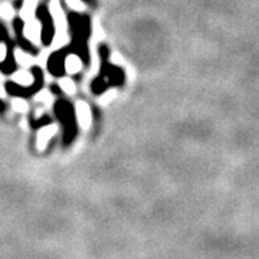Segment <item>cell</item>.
<instances>
[{"mask_svg": "<svg viewBox=\"0 0 259 259\" xmlns=\"http://www.w3.org/2000/svg\"><path fill=\"white\" fill-rule=\"evenodd\" d=\"M66 22L71 30V54L78 56L83 64L90 62V52H88V37L91 35L93 25L91 19L87 15H79L76 12H69L66 15Z\"/></svg>", "mask_w": 259, "mask_h": 259, "instance_id": "1", "label": "cell"}, {"mask_svg": "<svg viewBox=\"0 0 259 259\" xmlns=\"http://www.w3.org/2000/svg\"><path fill=\"white\" fill-rule=\"evenodd\" d=\"M55 115L58 120L61 121V125L64 130V146L68 147L76 137L78 133V125H76V114H75L74 107L69 101H66L64 98L58 100L55 102Z\"/></svg>", "mask_w": 259, "mask_h": 259, "instance_id": "2", "label": "cell"}, {"mask_svg": "<svg viewBox=\"0 0 259 259\" xmlns=\"http://www.w3.org/2000/svg\"><path fill=\"white\" fill-rule=\"evenodd\" d=\"M30 72L33 75V82L28 85V87H23L18 82H12L8 81L5 83V90L6 93L9 94L10 97H18V98H30L32 95L37 94L42 87H44V71L39 68V66H32L30 68Z\"/></svg>", "mask_w": 259, "mask_h": 259, "instance_id": "3", "label": "cell"}, {"mask_svg": "<svg viewBox=\"0 0 259 259\" xmlns=\"http://www.w3.org/2000/svg\"><path fill=\"white\" fill-rule=\"evenodd\" d=\"M36 18L40 22V42L44 47H49L55 37V23L51 10L45 3L37 5Z\"/></svg>", "mask_w": 259, "mask_h": 259, "instance_id": "4", "label": "cell"}, {"mask_svg": "<svg viewBox=\"0 0 259 259\" xmlns=\"http://www.w3.org/2000/svg\"><path fill=\"white\" fill-rule=\"evenodd\" d=\"M71 54V49L62 48L59 51H55L54 54H51L48 59V71L52 76L56 78H62L66 72V58Z\"/></svg>", "mask_w": 259, "mask_h": 259, "instance_id": "5", "label": "cell"}, {"mask_svg": "<svg viewBox=\"0 0 259 259\" xmlns=\"http://www.w3.org/2000/svg\"><path fill=\"white\" fill-rule=\"evenodd\" d=\"M12 26H13V30H15V36H16V44L18 47L25 52V54H29L32 56L39 55V48L35 47L28 37L23 35V29H25V22L22 18H15L13 22H12Z\"/></svg>", "mask_w": 259, "mask_h": 259, "instance_id": "6", "label": "cell"}, {"mask_svg": "<svg viewBox=\"0 0 259 259\" xmlns=\"http://www.w3.org/2000/svg\"><path fill=\"white\" fill-rule=\"evenodd\" d=\"M5 44H6V56L0 62V72L5 75H12L18 68L16 56H15V42L9 37Z\"/></svg>", "mask_w": 259, "mask_h": 259, "instance_id": "7", "label": "cell"}, {"mask_svg": "<svg viewBox=\"0 0 259 259\" xmlns=\"http://www.w3.org/2000/svg\"><path fill=\"white\" fill-rule=\"evenodd\" d=\"M107 85H108V81L101 75V76H98V78L91 83V90H93L95 94H102L107 90Z\"/></svg>", "mask_w": 259, "mask_h": 259, "instance_id": "8", "label": "cell"}, {"mask_svg": "<svg viewBox=\"0 0 259 259\" xmlns=\"http://www.w3.org/2000/svg\"><path fill=\"white\" fill-rule=\"evenodd\" d=\"M52 124V118L49 115H44L40 118H32L30 120V127L32 128H42V127H47V125H51Z\"/></svg>", "mask_w": 259, "mask_h": 259, "instance_id": "9", "label": "cell"}, {"mask_svg": "<svg viewBox=\"0 0 259 259\" xmlns=\"http://www.w3.org/2000/svg\"><path fill=\"white\" fill-rule=\"evenodd\" d=\"M9 39V33H8V29L3 23H0V44L2 42H6Z\"/></svg>", "mask_w": 259, "mask_h": 259, "instance_id": "10", "label": "cell"}, {"mask_svg": "<svg viewBox=\"0 0 259 259\" xmlns=\"http://www.w3.org/2000/svg\"><path fill=\"white\" fill-rule=\"evenodd\" d=\"M98 51H100V56L102 58V61L108 59V48L105 47V45H100Z\"/></svg>", "mask_w": 259, "mask_h": 259, "instance_id": "11", "label": "cell"}, {"mask_svg": "<svg viewBox=\"0 0 259 259\" xmlns=\"http://www.w3.org/2000/svg\"><path fill=\"white\" fill-rule=\"evenodd\" d=\"M51 91L54 94H56V95H61V94H62V90H61V87H59L58 83H52V85H51Z\"/></svg>", "mask_w": 259, "mask_h": 259, "instance_id": "12", "label": "cell"}, {"mask_svg": "<svg viewBox=\"0 0 259 259\" xmlns=\"http://www.w3.org/2000/svg\"><path fill=\"white\" fill-rule=\"evenodd\" d=\"M8 110V105H6V102L3 101V100H0V115H3L5 112Z\"/></svg>", "mask_w": 259, "mask_h": 259, "instance_id": "13", "label": "cell"}, {"mask_svg": "<svg viewBox=\"0 0 259 259\" xmlns=\"http://www.w3.org/2000/svg\"><path fill=\"white\" fill-rule=\"evenodd\" d=\"M23 2H25V0H15V3H13L15 9L16 10L22 9V6H23Z\"/></svg>", "mask_w": 259, "mask_h": 259, "instance_id": "14", "label": "cell"}, {"mask_svg": "<svg viewBox=\"0 0 259 259\" xmlns=\"http://www.w3.org/2000/svg\"><path fill=\"white\" fill-rule=\"evenodd\" d=\"M81 2H83V3H88V5H93L94 0H81Z\"/></svg>", "mask_w": 259, "mask_h": 259, "instance_id": "15", "label": "cell"}]
</instances>
